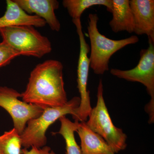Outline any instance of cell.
Masks as SVG:
<instances>
[{
  "mask_svg": "<svg viewBox=\"0 0 154 154\" xmlns=\"http://www.w3.org/2000/svg\"><path fill=\"white\" fill-rule=\"evenodd\" d=\"M59 61L48 60L38 64L30 73L22 101L42 109L61 107L68 102Z\"/></svg>",
  "mask_w": 154,
  "mask_h": 154,
  "instance_id": "1",
  "label": "cell"
},
{
  "mask_svg": "<svg viewBox=\"0 0 154 154\" xmlns=\"http://www.w3.org/2000/svg\"><path fill=\"white\" fill-rule=\"evenodd\" d=\"M99 19L97 14H89L88 30L91 45L90 67L94 73L100 75L109 70V61L113 54L127 45L136 44L139 39L135 35L120 40L107 38L99 32Z\"/></svg>",
  "mask_w": 154,
  "mask_h": 154,
  "instance_id": "2",
  "label": "cell"
},
{
  "mask_svg": "<svg viewBox=\"0 0 154 154\" xmlns=\"http://www.w3.org/2000/svg\"><path fill=\"white\" fill-rule=\"evenodd\" d=\"M2 41L19 55L41 58L52 51L51 43L30 25L13 26L0 29Z\"/></svg>",
  "mask_w": 154,
  "mask_h": 154,
  "instance_id": "3",
  "label": "cell"
},
{
  "mask_svg": "<svg viewBox=\"0 0 154 154\" xmlns=\"http://www.w3.org/2000/svg\"><path fill=\"white\" fill-rule=\"evenodd\" d=\"M80 102V97H73L63 106L44 109L38 117L29 120L20 134L22 146L27 149L45 146L47 143L45 134L48 128L61 116L68 114L74 116Z\"/></svg>",
  "mask_w": 154,
  "mask_h": 154,
  "instance_id": "4",
  "label": "cell"
},
{
  "mask_svg": "<svg viewBox=\"0 0 154 154\" xmlns=\"http://www.w3.org/2000/svg\"><path fill=\"white\" fill-rule=\"evenodd\" d=\"M97 97V104L91 110L86 124L107 142L114 153L124 150L127 137L122 129L116 127L112 122L103 97L102 80L99 81Z\"/></svg>",
  "mask_w": 154,
  "mask_h": 154,
  "instance_id": "5",
  "label": "cell"
},
{
  "mask_svg": "<svg viewBox=\"0 0 154 154\" xmlns=\"http://www.w3.org/2000/svg\"><path fill=\"white\" fill-rule=\"evenodd\" d=\"M149 46L142 49L139 61L133 69L127 70L112 69L113 76L131 82H137L143 85L146 89L151 100L145 107L149 116V122H154V41L148 38Z\"/></svg>",
  "mask_w": 154,
  "mask_h": 154,
  "instance_id": "6",
  "label": "cell"
},
{
  "mask_svg": "<svg viewBox=\"0 0 154 154\" xmlns=\"http://www.w3.org/2000/svg\"><path fill=\"white\" fill-rule=\"evenodd\" d=\"M72 22L76 28L80 42L79 55L77 69V88L79 89L81 99L79 106L72 118L75 121L82 122L87 121L92 109L90 91L87 88L90 67V59L88 55L90 52V47L86 42L81 19L72 20Z\"/></svg>",
  "mask_w": 154,
  "mask_h": 154,
  "instance_id": "7",
  "label": "cell"
},
{
  "mask_svg": "<svg viewBox=\"0 0 154 154\" xmlns=\"http://www.w3.org/2000/svg\"><path fill=\"white\" fill-rule=\"evenodd\" d=\"M22 94L13 88L0 87V107L9 113L14 128L19 134L24 131L29 120L38 117L43 110L36 105L21 101Z\"/></svg>",
  "mask_w": 154,
  "mask_h": 154,
  "instance_id": "8",
  "label": "cell"
},
{
  "mask_svg": "<svg viewBox=\"0 0 154 154\" xmlns=\"http://www.w3.org/2000/svg\"><path fill=\"white\" fill-rule=\"evenodd\" d=\"M130 5L134 20V32L145 34L154 41V0H131Z\"/></svg>",
  "mask_w": 154,
  "mask_h": 154,
  "instance_id": "9",
  "label": "cell"
},
{
  "mask_svg": "<svg viewBox=\"0 0 154 154\" xmlns=\"http://www.w3.org/2000/svg\"><path fill=\"white\" fill-rule=\"evenodd\" d=\"M27 14H34L46 22L54 31L60 30V22L56 16L55 11L59 8L57 0H14Z\"/></svg>",
  "mask_w": 154,
  "mask_h": 154,
  "instance_id": "10",
  "label": "cell"
},
{
  "mask_svg": "<svg viewBox=\"0 0 154 154\" xmlns=\"http://www.w3.org/2000/svg\"><path fill=\"white\" fill-rule=\"evenodd\" d=\"M6 4L5 14L0 18V29L22 25L43 27L46 25V22L40 17L26 13L14 0H7Z\"/></svg>",
  "mask_w": 154,
  "mask_h": 154,
  "instance_id": "11",
  "label": "cell"
},
{
  "mask_svg": "<svg viewBox=\"0 0 154 154\" xmlns=\"http://www.w3.org/2000/svg\"><path fill=\"white\" fill-rule=\"evenodd\" d=\"M110 12L113 17L109 25L113 32L134 33V20L129 0H111Z\"/></svg>",
  "mask_w": 154,
  "mask_h": 154,
  "instance_id": "12",
  "label": "cell"
},
{
  "mask_svg": "<svg viewBox=\"0 0 154 154\" xmlns=\"http://www.w3.org/2000/svg\"><path fill=\"white\" fill-rule=\"evenodd\" d=\"M76 132L81 140L82 154H115L100 136L88 127L86 122H80Z\"/></svg>",
  "mask_w": 154,
  "mask_h": 154,
  "instance_id": "13",
  "label": "cell"
},
{
  "mask_svg": "<svg viewBox=\"0 0 154 154\" xmlns=\"http://www.w3.org/2000/svg\"><path fill=\"white\" fill-rule=\"evenodd\" d=\"M61 126L59 131L53 133L54 134H60L65 140L66 154H82L79 146L78 145L75 137V132H76L80 122H72L64 116L59 118Z\"/></svg>",
  "mask_w": 154,
  "mask_h": 154,
  "instance_id": "14",
  "label": "cell"
},
{
  "mask_svg": "<svg viewBox=\"0 0 154 154\" xmlns=\"http://www.w3.org/2000/svg\"><path fill=\"white\" fill-rule=\"evenodd\" d=\"M62 4L72 20L81 19L84 11L93 6H105L109 12L111 8V0H63Z\"/></svg>",
  "mask_w": 154,
  "mask_h": 154,
  "instance_id": "15",
  "label": "cell"
},
{
  "mask_svg": "<svg viewBox=\"0 0 154 154\" xmlns=\"http://www.w3.org/2000/svg\"><path fill=\"white\" fill-rule=\"evenodd\" d=\"M21 136L16 128L0 136V154H21Z\"/></svg>",
  "mask_w": 154,
  "mask_h": 154,
  "instance_id": "16",
  "label": "cell"
},
{
  "mask_svg": "<svg viewBox=\"0 0 154 154\" xmlns=\"http://www.w3.org/2000/svg\"><path fill=\"white\" fill-rule=\"evenodd\" d=\"M20 56L19 53L4 41L0 42V68L9 64L15 58Z\"/></svg>",
  "mask_w": 154,
  "mask_h": 154,
  "instance_id": "17",
  "label": "cell"
},
{
  "mask_svg": "<svg viewBox=\"0 0 154 154\" xmlns=\"http://www.w3.org/2000/svg\"><path fill=\"white\" fill-rule=\"evenodd\" d=\"M22 154H56L55 153L51 150V149L48 146H44L42 148H38L35 146L31 147L30 150L28 149H22Z\"/></svg>",
  "mask_w": 154,
  "mask_h": 154,
  "instance_id": "18",
  "label": "cell"
}]
</instances>
